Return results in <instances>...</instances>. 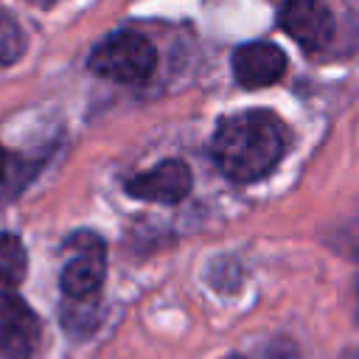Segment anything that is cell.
<instances>
[{
  "label": "cell",
  "mask_w": 359,
  "mask_h": 359,
  "mask_svg": "<svg viewBox=\"0 0 359 359\" xmlns=\"http://www.w3.org/2000/svg\"><path fill=\"white\" fill-rule=\"evenodd\" d=\"M283 126L266 109H247L219 123L210 151L224 177L252 182L275 168L283 157Z\"/></svg>",
  "instance_id": "1"
},
{
  "label": "cell",
  "mask_w": 359,
  "mask_h": 359,
  "mask_svg": "<svg viewBox=\"0 0 359 359\" xmlns=\"http://www.w3.org/2000/svg\"><path fill=\"white\" fill-rule=\"evenodd\" d=\"M157 65L154 45L135 31H115L101 39L90 53V70L101 79L137 84L151 76Z\"/></svg>",
  "instance_id": "2"
},
{
  "label": "cell",
  "mask_w": 359,
  "mask_h": 359,
  "mask_svg": "<svg viewBox=\"0 0 359 359\" xmlns=\"http://www.w3.org/2000/svg\"><path fill=\"white\" fill-rule=\"evenodd\" d=\"M104 241L95 233H73L67 241V258L59 275V286L70 300L93 297L104 280Z\"/></svg>",
  "instance_id": "3"
},
{
  "label": "cell",
  "mask_w": 359,
  "mask_h": 359,
  "mask_svg": "<svg viewBox=\"0 0 359 359\" xmlns=\"http://www.w3.org/2000/svg\"><path fill=\"white\" fill-rule=\"evenodd\" d=\"M191 168L182 160H163L157 163L151 171L135 174L123 182L126 194L135 199H146V202H160V205H174L180 199L188 196L191 191Z\"/></svg>",
  "instance_id": "5"
},
{
  "label": "cell",
  "mask_w": 359,
  "mask_h": 359,
  "mask_svg": "<svg viewBox=\"0 0 359 359\" xmlns=\"http://www.w3.org/2000/svg\"><path fill=\"white\" fill-rule=\"evenodd\" d=\"M233 76L241 87L258 90L275 84L286 73V53L272 42H247L233 50Z\"/></svg>",
  "instance_id": "6"
},
{
  "label": "cell",
  "mask_w": 359,
  "mask_h": 359,
  "mask_svg": "<svg viewBox=\"0 0 359 359\" xmlns=\"http://www.w3.org/2000/svg\"><path fill=\"white\" fill-rule=\"evenodd\" d=\"M280 28L306 50H320L334 36V17L323 0H283Z\"/></svg>",
  "instance_id": "4"
},
{
  "label": "cell",
  "mask_w": 359,
  "mask_h": 359,
  "mask_svg": "<svg viewBox=\"0 0 359 359\" xmlns=\"http://www.w3.org/2000/svg\"><path fill=\"white\" fill-rule=\"evenodd\" d=\"M224 359H241V356H224Z\"/></svg>",
  "instance_id": "11"
},
{
  "label": "cell",
  "mask_w": 359,
  "mask_h": 359,
  "mask_svg": "<svg viewBox=\"0 0 359 359\" xmlns=\"http://www.w3.org/2000/svg\"><path fill=\"white\" fill-rule=\"evenodd\" d=\"M25 247L17 236L0 233V289H11L25 278Z\"/></svg>",
  "instance_id": "8"
},
{
  "label": "cell",
  "mask_w": 359,
  "mask_h": 359,
  "mask_svg": "<svg viewBox=\"0 0 359 359\" xmlns=\"http://www.w3.org/2000/svg\"><path fill=\"white\" fill-rule=\"evenodd\" d=\"M36 331L34 311L17 294L0 289V353L6 359H31Z\"/></svg>",
  "instance_id": "7"
},
{
  "label": "cell",
  "mask_w": 359,
  "mask_h": 359,
  "mask_svg": "<svg viewBox=\"0 0 359 359\" xmlns=\"http://www.w3.org/2000/svg\"><path fill=\"white\" fill-rule=\"evenodd\" d=\"M3 174H6V151L0 149V180H3Z\"/></svg>",
  "instance_id": "10"
},
{
  "label": "cell",
  "mask_w": 359,
  "mask_h": 359,
  "mask_svg": "<svg viewBox=\"0 0 359 359\" xmlns=\"http://www.w3.org/2000/svg\"><path fill=\"white\" fill-rule=\"evenodd\" d=\"M25 50V31L20 22L0 8V65H11Z\"/></svg>",
  "instance_id": "9"
},
{
  "label": "cell",
  "mask_w": 359,
  "mask_h": 359,
  "mask_svg": "<svg viewBox=\"0 0 359 359\" xmlns=\"http://www.w3.org/2000/svg\"><path fill=\"white\" fill-rule=\"evenodd\" d=\"M36 3H53V0H36Z\"/></svg>",
  "instance_id": "12"
}]
</instances>
